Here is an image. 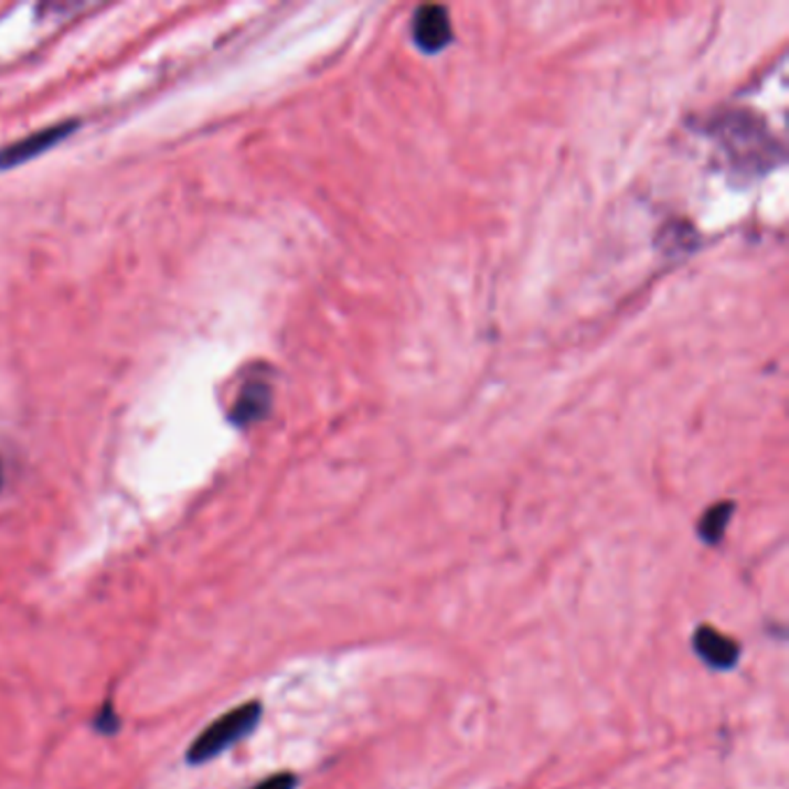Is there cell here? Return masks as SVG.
<instances>
[{
	"label": "cell",
	"instance_id": "cell-8",
	"mask_svg": "<svg viewBox=\"0 0 789 789\" xmlns=\"http://www.w3.org/2000/svg\"><path fill=\"white\" fill-rule=\"evenodd\" d=\"M95 727H98L103 734H114L116 732V713H114V708L107 704L103 711H100V715H98V721H95Z\"/></svg>",
	"mask_w": 789,
	"mask_h": 789
},
{
	"label": "cell",
	"instance_id": "cell-1",
	"mask_svg": "<svg viewBox=\"0 0 789 789\" xmlns=\"http://www.w3.org/2000/svg\"><path fill=\"white\" fill-rule=\"evenodd\" d=\"M259 717H262V706L257 702H248L225 713L195 738V744L188 750V761L204 764L213 757H218L221 753L238 744V740L246 738L257 727Z\"/></svg>",
	"mask_w": 789,
	"mask_h": 789
},
{
	"label": "cell",
	"instance_id": "cell-5",
	"mask_svg": "<svg viewBox=\"0 0 789 789\" xmlns=\"http://www.w3.org/2000/svg\"><path fill=\"white\" fill-rule=\"evenodd\" d=\"M271 408V392L265 382H250L238 394V398L232 405L230 419L236 426H250L259 419H265Z\"/></svg>",
	"mask_w": 789,
	"mask_h": 789
},
{
	"label": "cell",
	"instance_id": "cell-4",
	"mask_svg": "<svg viewBox=\"0 0 789 789\" xmlns=\"http://www.w3.org/2000/svg\"><path fill=\"white\" fill-rule=\"evenodd\" d=\"M415 40L424 52L436 54L451 42V26L447 10L440 6H424L415 14Z\"/></svg>",
	"mask_w": 789,
	"mask_h": 789
},
{
	"label": "cell",
	"instance_id": "cell-6",
	"mask_svg": "<svg viewBox=\"0 0 789 789\" xmlns=\"http://www.w3.org/2000/svg\"><path fill=\"white\" fill-rule=\"evenodd\" d=\"M734 514V502H717L700 521V537L706 544H721L727 523Z\"/></svg>",
	"mask_w": 789,
	"mask_h": 789
},
{
	"label": "cell",
	"instance_id": "cell-7",
	"mask_svg": "<svg viewBox=\"0 0 789 789\" xmlns=\"http://www.w3.org/2000/svg\"><path fill=\"white\" fill-rule=\"evenodd\" d=\"M297 787V776L292 774H276L267 780H262L253 789H295Z\"/></svg>",
	"mask_w": 789,
	"mask_h": 789
},
{
	"label": "cell",
	"instance_id": "cell-3",
	"mask_svg": "<svg viewBox=\"0 0 789 789\" xmlns=\"http://www.w3.org/2000/svg\"><path fill=\"white\" fill-rule=\"evenodd\" d=\"M692 646H695V653L711 669H717V672H729V669L738 664L740 646L711 626L697 628L695 637H692Z\"/></svg>",
	"mask_w": 789,
	"mask_h": 789
},
{
	"label": "cell",
	"instance_id": "cell-2",
	"mask_svg": "<svg viewBox=\"0 0 789 789\" xmlns=\"http://www.w3.org/2000/svg\"><path fill=\"white\" fill-rule=\"evenodd\" d=\"M77 126L79 124H75V121H65V124L38 130V132H33L29 137H23V139L10 143L8 149L0 151V170H10V167H14L19 162H26V160L44 153L46 149H52L54 143L65 139Z\"/></svg>",
	"mask_w": 789,
	"mask_h": 789
},
{
	"label": "cell",
	"instance_id": "cell-9",
	"mask_svg": "<svg viewBox=\"0 0 789 789\" xmlns=\"http://www.w3.org/2000/svg\"><path fill=\"white\" fill-rule=\"evenodd\" d=\"M0 484H3V468H0Z\"/></svg>",
	"mask_w": 789,
	"mask_h": 789
}]
</instances>
